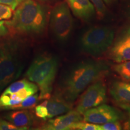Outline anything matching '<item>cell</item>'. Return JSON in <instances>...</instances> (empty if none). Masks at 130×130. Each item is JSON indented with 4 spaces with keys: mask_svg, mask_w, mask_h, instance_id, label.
Here are the masks:
<instances>
[{
    "mask_svg": "<svg viewBox=\"0 0 130 130\" xmlns=\"http://www.w3.org/2000/svg\"><path fill=\"white\" fill-rule=\"evenodd\" d=\"M110 93L119 105L130 104V82L116 81L110 87Z\"/></svg>",
    "mask_w": 130,
    "mask_h": 130,
    "instance_id": "cell-14",
    "label": "cell"
},
{
    "mask_svg": "<svg viewBox=\"0 0 130 130\" xmlns=\"http://www.w3.org/2000/svg\"><path fill=\"white\" fill-rule=\"evenodd\" d=\"M83 115L84 121L98 125L120 121L123 118L121 111L104 104L87 110Z\"/></svg>",
    "mask_w": 130,
    "mask_h": 130,
    "instance_id": "cell-8",
    "label": "cell"
},
{
    "mask_svg": "<svg viewBox=\"0 0 130 130\" xmlns=\"http://www.w3.org/2000/svg\"><path fill=\"white\" fill-rule=\"evenodd\" d=\"M21 1H22H22H24V0H21Z\"/></svg>",
    "mask_w": 130,
    "mask_h": 130,
    "instance_id": "cell-32",
    "label": "cell"
},
{
    "mask_svg": "<svg viewBox=\"0 0 130 130\" xmlns=\"http://www.w3.org/2000/svg\"><path fill=\"white\" fill-rule=\"evenodd\" d=\"M35 84L30 80L27 79H22L21 80L16 81L10 85L5 89V90L2 93L4 94H12L18 92L21 89L25 88V87H29Z\"/></svg>",
    "mask_w": 130,
    "mask_h": 130,
    "instance_id": "cell-17",
    "label": "cell"
},
{
    "mask_svg": "<svg viewBox=\"0 0 130 130\" xmlns=\"http://www.w3.org/2000/svg\"><path fill=\"white\" fill-rule=\"evenodd\" d=\"M90 1H92V3L95 7L99 18H102L106 13V7L104 3L103 0H90Z\"/></svg>",
    "mask_w": 130,
    "mask_h": 130,
    "instance_id": "cell-21",
    "label": "cell"
},
{
    "mask_svg": "<svg viewBox=\"0 0 130 130\" xmlns=\"http://www.w3.org/2000/svg\"><path fill=\"white\" fill-rule=\"evenodd\" d=\"M58 68L57 58L48 54L39 55L29 66L25 77L38 87L39 100L51 97Z\"/></svg>",
    "mask_w": 130,
    "mask_h": 130,
    "instance_id": "cell-4",
    "label": "cell"
},
{
    "mask_svg": "<svg viewBox=\"0 0 130 130\" xmlns=\"http://www.w3.org/2000/svg\"><path fill=\"white\" fill-rule=\"evenodd\" d=\"M10 20L5 21L13 36H38L45 31L49 8L37 0H24L16 9Z\"/></svg>",
    "mask_w": 130,
    "mask_h": 130,
    "instance_id": "cell-1",
    "label": "cell"
},
{
    "mask_svg": "<svg viewBox=\"0 0 130 130\" xmlns=\"http://www.w3.org/2000/svg\"><path fill=\"white\" fill-rule=\"evenodd\" d=\"M21 130L7 120L0 118V130Z\"/></svg>",
    "mask_w": 130,
    "mask_h": 130,
    "instance_id": "cell-24",
    "label": "cell"
},
{
    "mask_svg": "<svg viewBox=\"0 0 130 130\" xmlns=\"http://www.w3.org/2000/svg\"><path fill=\"white\" fill-rule=\"evenodd\" d=\"M21 102V101L13 100L9 94L2 93L0 95V110H9L10 107L19 104Z\"/></svg>",
    "mask_w": 130,
    "mask_h": 130,
    "instance_id": "cell-18",
    "label": "cell"
},
{
    "mask_svg": "<svg viewBox=\"0 0 130 130\" xmlns=\"http://www.w3.org/2000/svg\"><path fill=\"white\" fill-rule=\"evenodd\" d=\"M35 114L39 118L42 119L43 120L48 119V112H47L44 102L36 107Z\"/></svg>",
    "mask_w": 130,
    "mask_h": 130,
    "instance_id": "cell-22",
    "label": "cell"
},
{
    "mask_svg": "<svg viewBox=\"0 0 130 130\" xmlns=\"http://www.w3.org/2000/svg\"><path fill=\"white\" fill-rule=\"evenodd\" d=\"M126 31H127V32H128V33H129V35H130V28H128V30H126Z\"/></svg>",
    "mask_w": 130,
    "mask_h": 130,
    "instance_id": "cell-30",
    "label": "cell"
},
{
    "mask_svg": "<svg viewBox=\"0 0 130 130\" xmlns=\"http://www.w3.org/2000/svg\"><path fill=\"white\" fill-rule=\"evenodd\" d=\"M126 3H128L129 4H130V0H125Z\"/></svg>",
    "mask_w": 130,
    "mask_h": 130,
    "instance_id": "cell-31",
    "label": "cell"
},
{
    "mask_svg": "<svg viewBox=\"0 0 130 130\" xmlns=\"http://www.w3.org/2000/svg\"><path fill=\"white\" fill-rule=\"evenodd\" d=\"M4 118L21 130L28 129L34 123L33 115L27 109L9 112Z\"/></svg>",
    "mask_w": 130,
    "mask_h": 130,
    "instance_id": "cell-13",
    "label": "cell"
},
{
    "mask_svg": "<svg viewBox=\"0 0 130 130\" xmlns=\"http://www.w3.org/2000/svg\"><path fill=\"white\" fill-rule=\"evenodd\" d=\"M9 34V30L5 21H0V40L7 36Z\"/></svg>",
    "mask_w": 130,
    "mask_h": 130,
    "instance_id": "cell-27",
    "label": "cell"
},
{
    "mask_svg": "<svg viewBox=\"0 0 130 130\" xmlns=\"http://www.w3.org/2000/svg\"><path fill=\"white\" fill-rule=\"evenodd\" d=\"M119 107L122 109L125 110L127 113V117L126 120L124 123L123 129H130V104L127 105H121Z\"/></svg>",
    "mask_w": 130,
    "mask_h": 130,
    "instance_id": "cell-25",
    "label": "cell"
},
{
    "mask_svg": "<svg viewBox=\"0 0 130 130\" xmlns=\"http://www.w3.org/2000/svg\"><path fill=\"white\" fill-rule=\"evenodd\" d=\"M109 58L116 63L130 60V35L127 31L110 49Z\"/></svg>",
    "mask_w": 130,
    "mask_h": 130,
    "instance_id": "cell-11",
    "label": "cell"
},
{
    "mask_svg": "<svg viewBox=\"0 0 130 130\" xmlns=\"http://www.w3.org/2000/svg\"><path fill=\"white\" fill-rule=\"evenodd\" d=\"M73 14L78 18L88 21L95 13V9L90 0H67Z\"/></svg>",
    "mask_w": 130,
    "mask_h": 130,
    "instance_id": "cell-12",
    "label": "cell"
},
{
    "mask_svg": "<svg viewBox=\"0 0 130 130\" xmlns=\"http://www.w3.org/2000/svg\"><path fill=\"white\" fill-rule=\"evenodd\" d=\"M37 1H40V2H42V3H45V4H46V3H53L54 1H56V0H37Z\"/></svg>",
    "mask_w": 130,
    "mask_h": 130,
    "instance_id": "cell-29",
    "label": "cell"
},
{
    "mask_svg": "<svg viewBox=\"0 0 130 130\" xmlns=\"http://www.w3.org/2000/svg\"><path fill=\"white\" fill-rule=\"evenodd\" d=\"M22 3L21 0H0V4L7 5L14 10L19 4Z\"/></svg>",
    "mask_w": 130,
    "mask_h": 130,
    "instance_id": "cell-26",
    "label": "cell"
},
{
    "mask_svg": "<svg viewBox=\"0 0 130 130\" xmlns=\"http://www.w3.org/2000/svg\"><path fill=\"white\" fill-rule=\"evenodd\" d=\"M71 129L78 130H101L100 125L95 123L87 122L85 121H79L74 123L71 127Z\"/></svg>",
    "mask_w": 130,
    "mask_h": 130,
    "instance_id": "cell-19",
    "label": "cell"
},
{
    "mask_svg": "<svg viewBox=\"0 0 130 130\" xmlns=\"http://www.w3.org/2000/svg\"><path fill=\"white\" fill-rule=\"evenodd\" d=\"M101 130H120L123 129L120 121L110 122L100 125Z\"/></svg>",
    "mask_w": 130,
    "mask_h": 130,
    "instance_id": "cell-23",
    "label": "cell"
},
{
    "mask_svg": "<svg viewBox=\"0 0 130 130\" xmlns=\"http://www.w3.org/2000/svg\"><path fill=\"white\" fill-rule=\"evenodd\" d=\"M23 69V42L18 36L3 38L0 41V93L17 79Z\"/></svg>",
    "mask_w": 130,
    "mask_h": 130,
    "instance_id": "cell-3",
    "label": "cell"
},
{
    "mask_svg": "<svg viewBox=\"0 0 130 130\" xmlns=\"http://www.w3.org/2000/svg\"><path fill=\"white\" fill-rule=\"evenodd\" d=\"M13 11L10 6L0 4V21L10 19L13 15Z\"/></svg>",
    "mask_w": 130,
    "mask_h": 130,
    "instance_id": "cell-20",
    "label": "cell"
},
{
    "mask_svg": "<svg viewBox=\"0 0 130 130\" xmlns=\"http://www.w3.org/2000/svg\"><path fill=\"white\" fill-rule=\"evenodd\" d=\"M50 27L54 37L60 42L69 39L73 27V19L67 2L61 1L53 6L50 14Z\"/></svg>",
    "mask_w": 130,
    "mask_h": 130,
    "instance_id": "cell-6",
    "label": "cell"
},
{
    "mask_svg": "<svg viewBox=\"0 0 130 130\" xmlns=\"http://www.w3.org/2000/svg\"><path fill=\"white\" fill-rule=\"evenodd\" d=\"M44 102L48 112V119L54 118L72 110V104L68 102L56 91L53 96L45 100Z\"/></svg>",
    "mask_w": 130,
    "mask_h": 130,
    "instance_id": "cell-10",
    "label": "cell"
},
{
    "mask_svg": "<svg viewBox=\"0 0 130 130\" xmlns=\"http://www.w3.org/2000/svg\"><path fill=\"white\" fill-rule=\"evenodd\" d=\"M107 101V87L104 81L99 79L83 92L77 101L76 110L83 115L85 111Z\"/></svg>",
    "mask_w": 130,
    "mask_h": 130,
    "instance_id": "cell-7",
    "label": "cell"
},
{
    "mask_svg": "<svg viewBox=\"0 0 130 130\" xmlns=\"http://www.w3.org/2000/svg\"><path fill=\"white\" fill-rule=\"evenodd\" d=\"M112 69L123 81L130 82V60L118 63L114 65Z\"/></svg>",
    "mask_w": 130,
    "mask_h": 130,
    "instance_id": "cell-15",
    "label": "cell"
},
{
    "mask_svg": "<svg viewBox=\"0 0 130 130\" xmlns=\"http://www.w3.org/2000/svg\"><path fill=\"white\" fill-rule=\"evenodd\" d=\"M107 66L99 61L86 60L78 63L65 73L56 92L73 104L89 85L101 79L107 72Z\"/></svg>",
    "mask_w": 130,
    "mask_h": 130,
    "instance_id": "cell-2",
    "label": "cell"
},
{
    "mask_svg": "<svg viewBox=\"0 0 130 130\" xmlns=\"http://www.w3.org/2000/svg\"><path fill=\"white\" fill-rule=\"evenodd\" d=\"M115 33L111 28L95 26L89 28L81 36L80 45L85 53L93 56L103 54L113 43Z\"/></svg>",
    "mask_w": 130,
    "mask_h": 130,
    "instance_id": "cell-5",
    "label": "cell"
},
{
    "mask_svg": "<svg viewBox=\"0 0 130 130\" xmlns=\"http://www.w3.org/2000/svg\"><path fill=\"white\" fill-rule=\"evenodd\" d=\"M39 97L38 94L36 93L34 95L29 96L24 100H22L20 104L10 107L9 110H22L31 108L36 105L37 101H39Z\"/></svg>",
    "mask_w": 130,
    "mask_h": 130,
    "instance_id": "cell-16",
    "label": "cell"
},
{
    "mask_svg": "<svg viewBox=\"0 0 130 130\" xmlns=\"http://www.w3.org/2000/svg\"><path fill=\"white\" fill-rule=\"evenodd\" d=\"M83 121V117L77 110H70L62 116L50 120L42 126V129L47 130H68L74 123Z\"/></svg>",
    "mask_w": 130,
    "mask_h": 130,
    "instance_id": "cell-9",
    "label": "cell"
},
{
    "mask_svg": "<svg viewBox=\"0 0 130 130\" xmlns=\"http://www.w3.org/2000/svg\"><path fill=\"white\" fill-rule=\"evenodd\" d=\"M103 1L105 4L108 5V6H110V5H112L113 4H114L117 0H103Z\"/></svg>",
    "mask_w": 130,
    "mask_h": 130,
    "instance_id": "cell-28",
    "label": "cell"
}]
</instances>
